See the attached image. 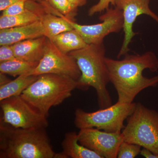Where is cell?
<instances>
[{"mask_svg": "<svg viewBox=\"0 0 158 158\" xmlns=\"http://www.w3.org/2000/svg\"><path fill=\"white\" fill-rule=\"evenodd\" d=\"M122 60L106 57L110 82L118 94V101L131 103L138 94L145 88L156 87L158 75L148 78L143 71L149 69L152 72L158 70V59L154 53L148 51L139 55H125Z\"/></svg>", "mask_w": 158, "mask_h": 158, "instance_id": "cell-1", "label": "cell"}, {"mask_svg": "<svg viewBox=\"0 0 158 158\" xmlns=\"http://www.w3.org/2000/svg\"><path fill=\"white\" fill-rule=\"evenodd\" d=\"M69 54L75 59L81 72L77 81V89L87 90L90 87L94 88L100 109L112 106V98L107 88L110 80L103 43L88 44Z\"/></svg>", "mask_w": 158, "mask_h": 158, "instance_id": "cell-2", "label": "cell"}, {"mask_svg": "<svg viewBox=\"0 0 158 158\" xmlns=\"http://www.w3.org/2000/svg\"><path fill=\"white\" fill-rule=\"evenodd\" d=\"M45 129L12 127L0 122V158H57Z\"/></svg>", "mask_w": 158, "mask_h": 158, "instance_id": "cell-3", "label": "cell"}, {"mask_svg": "<svg viewBox=\"0 0 158 158\" xmlns=\"http://www.w3.org/2000/svg\"><path fill=\"white\" fill-rule=\"evenodd\" d=\"M77 81L56 74H43L23 91L21 96L40 114L48 117L53 106L62 104L77 88Z\"/></svg>", "mask_w": 158, "mask_h": 158, "instance_id": "cell-4", "label": "cell"}, {"mask_svg": "<svg viewBox=\"0 0 158 158\" xmlns=\"http://www.w3.org/2000/svg\"><path fill=\"white\" fill-rule=\"evenodd\" d=\"M122 131L123 141L140 145L158 154V112L137 103Z\"/></svg>", "mask_w": 158, "mask_h": 158, "instance_id": "cell-5", "label": "cell"}, {"mask_svg": "<svg viewBox=\"0 0 158 158\" xmlns=\"http://www.w3.org/2000/svg\"><path fill=\"white\" fill-rule=\"evenodd\" d=\"M137 103L114 105L95 112H85L78 108L75 112L74 124L79 129L95 128L108 132L122 131L124 122L134 112Z\"/></svg>", "mask_w": 158, "mask_h": 158, "instance_id": "cell-6", "label": "cell"}, {"mask_svg": "<svg viewBox=\"0 0 158 158\" xmlns=\"http://www.w3.org/2000/svg\"><path fill=\"white\" fill-rule=\"evenodd\" d=\"M2 112L1 121L12 127L27 129H46L48 117L35 110L21 95L0 101Z\"/></svg>", "mask_w": 158, "mask_h": 158, "instance_id": "cell-7", "label": "cell"}, {"mask_svg": "<svg viewBox=\"0 0 158 158\" xmlns=\"http://www.w3.org/2000/svg\"><path fill=\"white\" fill-rule=\"evenodd\" d=\"M47 73L65 76L77 81L81 76L74 58L60 51L48 38L44 56L37 67L28 74L38 76Z\"/></svg>", "mask_w": 158, "mask_h": 158, "instance_id": "cell-8", "label": "cell"}, {"mask_svg": "<svg viewBox=\"0 0 158 158\" xmlns=\"http://www.w3.org/2000/svg\"><path fill=\"white\" fill-rule=\"evenodd\" d=\"M99 19L102 22L93 25L79 24L65 18L88 44L103 43L105 37L112 33H118L123 28L122 11L115 7L109 8Z\"/></svg>", "mask_w": 158, "mask_h": 158, "instance_id": "cell-9", "label": "cell"}, {"mask_svg": "<svg viewBox=\"0 0 158 158\" xmlns=\"http://www.w3.org/2000/svg\"><path fill=\"white\" fill-rule=\"evenodd\" d=\"M79 143L102 158H117L118 148L123 141L122 131L108 132L95 128L80 129Z\"/></svg>", "mask_w": 158, "mask_h": 158, "instance_id": "cell-10", "label": "cell"}, {"mask_svg": "<svg viewBox=\"0 0 158 158\" xmlns=\"http://www.w3.org/2000/svg\"><path fill=\"white\" fill-rule=\"evenodd\" d=\"M151 0H116L115 7L122 11L123 18L124 39L119 50L117 59L128 54L129 46L133 37L137 34L133 31V25L138 16L148 15L158 24V15L151 9Z\"/></svg>", "mask_w": 158, "mask_h": 158, "instance_id": "cell-11", "label": "cell"}, {"mask_svg": "<svg viewBox=\"0 0 158 158\" xmlns=\"http://www.w3.org/2000/svg\"><path fill=\"white\" fill-rule=\"evenodd\" d=\"M48 11L41 2L30 0L27 2L25 9L16 15H2L0 17V30L30 24L41 20V18Z\"/></svg>", "mask_w": 158, "mask_h": 158, "instance_id": "cell-12", "label": "cell"}, {"mask_svg": "<svg viewBox=\"0 0 158 158\" xmlns=\"http://www.w3.org/2000/svg\"><path fill=\"white\" fill-rule=\"evenodd\" d=\"M44 36L41 21L27 25L0 30V45H12L26 40Z\"/></svg>", "mask_w": 158, "mask_h": 158, "instance_id": "cell-13", "label": "cell"}, {"mask_svg": "<svg viewBox=\"0 0 158 158\" xmlns=\"http://www.w3.org/2000/svg\"><path fill=\"white\" fill-rule=\"evenodd\" d=\"M48 38L43 36L26 40L12 45L16 59L39 62L44 56Z\"/></svg>", "mask_w": 158, "mask_h": 158, "instance_id": "cell-14", "label": "cell"}, {"mask_svg": "<svg viewBox=\"0 0 158 158\" xmlns=\"http://www.w3.org/2000/svg\"><path fill=\"white\" fill-rule=\"evenodd\" d=\"M62 154L64 158H102L101 156L82 145L79 142L78 134L66 133L62 142Z\"/></svg>", "mask_w": 158, "mask_h": 158, "instance_id": "cell-15", "label": "cell"}, {"mask_svg": "<svg viewBox=\"0 0 158 158\" xmlns=\"http://www.w3.org/2000/svg\"><path fill=\"white\" fill-rule=\"evenodd\" d=\"M50 40L60 51L65 54L81 49L88 45L74 29L61 33Z\"/></svg>", "mask_w": 158, "mask_h": 158, "instance_id": "cell-16", "label": "cell"}, {"mask_svg": "<svg viewBox=\"0 0 158 158\" xmlns=\"http://www.w3.org/2000/svg\"><path fill=\"white\" fill-rule=\"evenodd\" d=\"M40 21L43 27L44 36L49 40H52L61 33L73 29V27L65 18L49 11L42 15Z\"/></svg>", "mask_w": 158, "mask_h": 158, "instance_id": "cell-17", "label": "cell"}, {"mask_svg": "<svg viewBox=\"0 0 158 158\" xmlns=\"http://www.w3.org/2000/svg\"><path fill=\"white\" fill-rule=\"evenodd\" d=\"M28 73L19 76L8 84L0 86V101L11 97L20 95L38 77V76L30 75Z\"/></svg>", "mask_w": 158, "mask_h": 158, "instance_id": "cell-18", "label": "cell"}, {"mask_svg": "<svg viewBox=\"0 0 158 158\" xmlns=\"http://www.w3.org/2000/svg\"><path fill=\"white\" fill-rule=\"evenodd\" d=\"M38 63L39 62H28L15 59L0 63V73L17 77L25 73H30L37 67Z\"/></svg>", "mask_w": 158, "mask_h": 158, "instance_id": "cell-19", "label": "cell"}, {"mask_svg": "<svg viewBox=\"0 0 158 158\" xmlns=\"http://www.w3.org/2000/svg\"><path fill=\"white\" fill-rule=\"evenodd\" d=\"M49 5V11L56 15L63 16L73 21L77 14L78 8L75 7L69 0H47Z\"/></svg>", "mask_w": 158, "mask_h": 158, "instance_id": "cell-20", "label": "cell"}, {"mask_svg": "<svg viewBox=\"0 0 158 158\" xmlns=\"http://www.w3.org/2000/svg\"><path fill=\"white\" fill-rule=\"evenodd\" d=\"M141 146L123 141L118 148L117 158H134L140 153Z\"/></svg>", "mask_w": 158, "mask_h": 158, "instance_id": "cell-21", "label": "cell"}, {"mask_svg": "<svg viewBox=\"0 0 158 158\" xmlns=\"http://www.w3.org/2000/svg\"><path fill=\"white\" fill-rule=\"evenodd\" d=\"M30 0H18L17 2L9 7L8 9L2 11V15H16L22 13L25 9V5L27 2ZM37 2H40L45 0H33Z\"/></svg>", "mask_w": 158, "mask_h": 158, "instance_id": "cell-22", "label": "cell"}, {"mask_svg": "<svg viewBox=\"0 0 158 158\" xmlns=\"http://www.w3.org/2000/svg\"><path fill=\"white\" fill-rule=\"evenodd\" d=\"M116 0H99L98 2L93 5L89 9L88 15L92 16L96 13L106 11L110 8V5L115 6Z\"/></svg>", "mask_w": 158, "mask_h": 158, "instance_id": "cell-23", "label": "cell"}, {"mask_svg": "<svg viewBox=\"0 0 158 158\" xmlns=\"http://www.w3.org/2000/svg\"><path fill=\"white\" fill-rule=\"evenodd\" d=\"M12 45H1L0 47V63L16 59Z\"/></svg>", "mask_w": 158, "mask_h": 158, "instance_id": "cell-24", "label": "cell"}, {"mask_svg": "<svg viewBox=\"0 0 158 158\" xmlns=\"http://www.w3.org/2000/svg\"><path fill=\"white\" fill-rule=\"evenodd\" d=\"M18 1V0H0V11H4Z\"/></svg>", "mask_w": 158, "mask_h": 158, "instance_id": "cell-25", "label": "cell"}, {"mask_svg": "<svg viewBox=\"0 0 158 158\" xmlns=\"http://www.w3.org/2000/svg\"><path fill=\"white\" fill-rule=\"evenodd\" d=\"M140 154L146 158H158V154H156L149 150L144 148L141 149Z\"/></svg>", "mask_w": 158, "mask_h": 158, "instance_id": "cell-26", "label": "cell"}, {"mask_svg": "<svg viewBox=\"0 0 158 158\" xmlns=\"http://www.w3.org/2000/svg\"><path fill=\"white\" fill-rule=\"evenodd\" d=\"M69 1L75 7L78 8L85 6L87 4L88 0H69Z\"/></svg>", "mask_w": 158, "mask_h": 158, "instance_id": "cell-27", "label": "cell"}, {"mask_svg": "<svg viewBox=\"0 0 158 158\" xmlns=\"http://www.w3.org/2000/svg\"><path fill=\"white\" fill-rule=\"evenodd\" d=\"M11 81L7 77L6 74L0 73V86L6 85Z\"/></svg>", "mask_w": 158, "mask_h": 158, "instance_id": "cell-28", "label": "cell"}]
</instances>
